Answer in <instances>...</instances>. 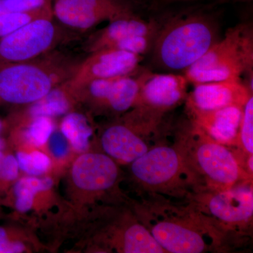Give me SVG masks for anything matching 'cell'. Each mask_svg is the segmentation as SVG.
<instances>
[{"label":"cell","instance_id":"cell-25","mask_svg":"<svg viewBox=\"0 0 253 253\" xmlns=\"http://www.w3.org/2000/svg\"><path fill=\"white\" fill-rule=\"evenodd\" d=\"M53 186V180L49 177L38 178L36 176H28L21 178L15 184V188H23L30 190L34 194L47 191Z\"/></svg>","mask_w":253,"mask_h":253},{"label":"cell","instance_id":"cell-1","mask_svg":"<svg viewBox=\"0 0 253 253\" xmlns=\"http://www.w3.org/2000/svg\"><path fill=\"white\" fill-rule=\"evenodd\" d=\"M80 63L55 50L28 61L0 63V101L33 104L71 79Z\"/></svg>","mask_w":253,"mask_h":253},{"label":"cell","instance_id":"cell-14","mask_svg":"<svg viewBox=\"0 0 253 253\" xmlns=\"http://www.w3.org/2000/svg\"><path fill=\"white\" fill-rule=\"evenodd\" d=\"M117 165L108 155L88 153L76 160L72 179L77 187L88 191H103L112 187L118 178Z\"/></svg>","mask_w":253,"mask_h":253},{"label":"cell","instance_id":"cell-16","mask_svg":"<svg viewBox=\"0 0 253 253\" xmlns=\"http://www.w3.org/2000/svg\"><path fill=\"white\" fill-rule=\"evenodd\" d=\"M242 106H231L215 111L190 113L192 123L208 136L221 144L239 142Z\"/></svg>","mask_w":253,"mask_h":253},{"label":"cell","instance_id":"cell-18","mask_svg":"<svg viewBox=\"0 0 253 253\" xmlns=\"http://www.w3.org/2000/svg\"><path fill=\"white\" fill-rule=\"evenodd\" d=\"M78 96L77 91L70 86L68 81L65 82L51 89L44 97L31 104L28 115L31 118H52L66 115L72 107L73 99Z\"/></svg>","mask_w":253,"mask_h":253},{"label":"cell","instance_id":"cell-13","mask_svg":"<svg viewBox=\"0 0 253 253\" xmlns=\"http://www.w3.org/2000/svg\"><path fill=\"white\" fill-rule=\"evenodd\" d=\"M151 129L129 120L126 124H115L105 129L101 138L106 154L123 163H131L147 152L150 146L146 133Z\"/></svg>","mask_w":253,"mask_h":253},{"label":"cell","instance_id":"cell-34","mask_svg":"<svg viewBox=\"0 0 253 253\" xmlns=\"http://www.w3.org/2000/svg\"><path fill=\"white\" fill-rule=\"evenodd\" d=\"M131 1H135V2H139V1H144L145 0H130Z\"/></svg>","mask_w":253,"mask_h":253},{"label":"cell","instance_id":"cell-17","mask_svg":"<svg viewBox=\"0 0 253 253\" xmlns=\"http://www.w3.org/2000/svg\"><path fill=\"white\" fill-rule=\"evenodd\" d=\"M135 73L115 78L101 108L117 113H125L134 108L144 74L136 76Z\"/></svg>","mask_w":253,"mask_h":253},{"label":"cell","instance_id":"cell-5","mask_svg":"<svg viewBox=\"0 0 253 253\" xmlns=\"http://www.w3.org/2000/svg\"><path fill=\"white\" fill-rule=\"evenodd\" d=\"M131 172L144 189L166 192L196 177L180 149L168 146L150 148L131 163Z\"/></svg>","mask_w":253,"mask_h":253},{"label":"cell","instance_id":"cell-24","mask_svg":"<svg viewBox=\"0 0 253 253\" xmlns=\"http://www.w3.org/2000/svg\"><path fill=\"white\" fill-rule=\"evenodd\" d=\"M52 0H0V15L38 9Z\"/></svg>","mask_w":253,"mask_h":253},{"label":"cell","instance_id":"cell-10","mask_svg":"<svg viewBox=\"0 0 253 253\" xmlns=\"http://www.w3.org/2000/svg\"><path fill=\"white\" fill-rule=\"evenodd\" d=\"M143 56L114 49L90 53L82 61L77 71L68 83L75 90L89 82L129 76L137 72Z\"/></svg>","mask_w":253,"mask_h":253},{"label":"cell","instance_id":"cell-8","mask_svg":"<svg viewBox=\"0 0 253 253\" xmlns=\"http://www.w3.org/2000/svg\"><path fill=\"white\" fill-rule=\"evenodd\" d=\"M149 221L147 229L166 253H201L211 246V239H207L213 234L200 225L198 217L181 219L157 214Z\"/></svg>","mask_w":253,"mask_h":253},{"label":"cell","instance_id":"cell-31","mask_svg":"<svg viewBox=\"0 0 253 253\" xmlns=\"http://www.w3.org/2000/svg\"><path fill=\"white\" fill-rule=\"evenodd\" d=\"M4 154L3 153L2 150H0V181H1V165H2L3 159H4Z\"/></svg>","mask_w":253,"mask_h":253},{"label":"cell","instance_id":"cell-22","mask_svg":"<svg viewBox=\"0 0 253 253\" xmlns=\"http://www.w3.org/2000/svg\"><path fill=\"white\" fill-rule=\"evenodd\" d=\"M31 122L25 131V136L31 144L36 146L45 144L54 131V123L51 118H31Z\"/></svg>","mask_w":253,"mask_h":253},{"label":"cell","instance_id":"cell-32","mask_svg":"<svg viewBox=\"0 0 253 253\" xmlns=\"http://www.w3.org/2000/svg\"><path fill=\"white\" fill-rule=\"evenodd\" d=\"M5 145H6V143H5L4 139L3 138L0 137V150L4 149Z\"/></svg>","mask_w":253,"mask_h":253},{"label":"cell","instance_id":"cell-27","mask_svg":"<svg viewBox=\"0 0 253 253\" xmlns=\"http://www.w3.org/2000/svg\"><path fill=\"white\" fill-rule=\"evenodd\" d=\"M48 141L49 143L50 151L54 157L61 158L68 154L69 149L68 141L62 132H52Z\"/></svg>","mask_w":253,"mask_h":253},{"label":"cell","instance_id":"cell-3","mask_svg":"<svg viewBox=\"0 0 253 253\" xmlns=\"http://www.w3.org/2000/svg\"><path fill=\"white\" fill-rule=\"evenodd\" d=\"M253 34L250 25L240 24L228 30L199 59L184 71L188 83L241 81L249 75L253 89Z\"/></svg>","mask_w":253,"mask_h":253},{"label":"cell","instance_id":"cell-33","mask_svg":"<svg viewBox=\"0 0 253 253\" xmlns=\"http://www.w3.org/2000/svg\"><path fill=\"white\" fill-rule=\"evenodd\" d=\"M3 127V123L2 121H1V120L0 119V131H1V129H2Z\"/></svg>","mask_w":253,"mask_h":253},{"label":"cell","instance_id":"cell-26","mask_svg":"<svg viewBox=\"0 0 253 253\" xmlns=\"http://www.w3.org/2000/svg\"><path fill=\"white\" fill-rule=\"evenodd\" d=\"M18 161L13 155H4L1 169V181L9 182L16 180L18 176Z\"/></svg>","mask_w":253,"mask_h":253},{"label":"cell","instance_id":"cell-15","mask_svg":"<svg viewBox=\"0 0 253 253\" xmlns=\"http://www.w3.org/2000/svg\"><path fill=\"white\" fill-rule=\"evenodd\" d=\"M159 28L156 21H145L132 13L109 21L106 27L91 35L84 44V49L90 54L111 49L116 43L131 37H156Z\"/></svg>","mask_w":253,"mask_h":253},{"label":"cell","instance_id":"cell-30","mask_svg":"<svg viewBox=\"0 0 253 253\" xmlns=\"http://www.w3.org/2000/svg\"><path fill=\"white\" fill-rule=\"evenodd\" d=\"M253 0H217V3L224 4V3H248L251 2Z\"/></svg>","mask_w":253,"mask_h":253},{"label":"cell","instance_id":"cell-7","mask_svg":"<svg viewBox=\"0 0 253 253\" xmlns=\"http://www.w3.org/2000/svg\"><path fill=\"white\" fill-rule=\"evenodd\" d=\"M130 0H52L54 18L75 31H86L104 21L132 14Z\"/></svg>","mask_w":253,"mask_h":253},{"label":"cell","instance_id":"cell-21","mask_svg":"<svg viewBox=\"0 0 253 253\" xmlns=\"http://www.w3.org/2000/svg\"><path fill=\"white\" fill-rule=\"evenodd\" d=\"M16 158L19 169L31 176L42 175L51 168V160L40 151H33L31 154L18 152Z\"/></svg>","mask_w":253,"mask_h":253},{"label":"cell","instance_id":"cell-6","mask_svg":"<svg viewBox=\"0 0 253 253\" xmlns=\"http://www.w3.org/2000/svg\"><path fill=\"white\" fill-rule=\"evenodd\" d=\"M54 18H38L0 38V63L28 61L54 50L65 34Z\"/></svg>","mask_w":253,"mask_h":253},{"label":"cell","instance_id":"cell-2","mask_svg":"<svg viewBox=\"0 0 253 253\" xmlns=\"http://www.w3.org/2000/svg\"><path fill=\"white\" fill-rule=\"evenodd\" d=\"M218 41L214 21L206 15L191 14L172 18L160 27L152 48L160 66L184 71Z\"/></svg>","mask_w":253,"mask_h":253},{"label":"cell","instance_id":"cell-12","mask_svg":"<svg viewBox=\"0 0 253 253\" xmlns=\"http://www.w3.org/2000/svg\"><path fill=\"white\" fill-rule=\"evenodd\" d=\"M214 192L208 197L206 206L212 217L230 226L246 225L252 221V184L246 181Z\"/></svg>","mask_w":253,"mask_h":253},{"label":"cell","instance_id":"cell-29","mask_svg":"<svg viewBox=\"0 0 253 253\" xmlns=\"http://www.w3.org/2000/svg\"><path fill=\"white\" fill-rule=\"evenodd\" d=\"M13 241H10L7 231L0 226V253H11Z\"/></svg>","mask_w":253,"mask_h":253},{"label":"cell","instance_id":"cell-19","mask_svg":"<svg viewBox=\"0 0 253 253\" xmlns=\"http://www.w3.org/2000/svg\"><path fill=\"white\" fill-rule=\"evenodd\" d=\"M61 129L76 151L84 153L89 149L93 130L84 115L76 112L67 113L61 123Z\"/></svg>","mask_w":253,"mask_h":253},{"label":"cell","instance_id":"cell-20","mask_svg":"<svg viewBox=\"0 0 253 253\" xmlns=\"http://www.w3.org/2000/svg\"><path fill=\"white\" fill-rule=\"evenodd\" d=\"M49 16H54L52 1L31 11L0 15V38L14 33L38 18Z\"/></svg>","mask_w":253,"mask_h":253},{"label":"cell","instance_id":"cell-11","mask_svg":"<svg viewBox=\"0 0 253 253\" xmlns=\"http://www.w3.org/2000/svg\"><path fill=\"white\" fill-rule=\"evenodd\" d=\"M253 91L242 81H220L195 84L186 96L189 113L207 112L228 106L244 107Z\"/></svg>","mask_w":253,"mask_h":253},{"label":"cell","instance_id":"cell-4","mask_svg":"<svg viewBox=\"0 0 253 253\" xmlns=\"http://www.w3.org/2000/svg\"><path fill=\"white\" fill-rule=\"evenodd\" d=\"M186 146L180 149L190 169L212 191L229 189L250 181L251 175L227 146L214 141L191 123Z\"/></svg>","mask_w":253,"mask_h":253},{"label":"cell","instance_id":"cell-28","mask_svg":"<svg viewBox=\"0 0 253 253\" xmlns=\"http://www.w3.org/2000/svg\"><path fill=\"white\" fill-rule=\"evenodd\" d=\"M14 194L16 196L15 206L18 211L25 212L31 209L36 194L28 189L15 187H14Z\"/></svg>","mask_w":253,"mask_h":253},{"label":"cell","instance_id":"cell-23","mask_svg":"<svg viewBox=\"0 0 253 253\" xmlns=\"http://www.w3.org/2000/svg\"><path fill=\"white\" fill-rule=\"evenodd\" d=\"M239 142L245 152L249 155L253 153V97L250 96L243 110L242 120L239 129Z\"/></svg>","mask_w":253,"mask_h":253},{"label":"cell","instance_id":"cell-9","mask_svg":"<svg viewBox=\"0 0 253 253\" xmlns=\"http://www.w3.org/2000/svg\"><path fill=\"white\" fill-rule=\"evenodd\" d=\"M188 83L180 75L144 73L134 107L160 120L163 113L186 98Z\"/></svg>","mask_w":253,"mask_h":253}]
</instances>
